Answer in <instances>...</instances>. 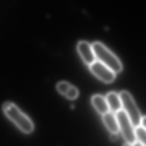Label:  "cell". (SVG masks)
Instances as JSON below:
<instances>
[{"instance_id": "obj_1", "label": "cell", "mask_w": 146, "mask_h": 146, "mask_svg": "<svg viewBox=\"0 0 146 146\" xmlns=\"http://www.w3.org/2000/svg\"><path fill=\"white\" fill-rule=\"evenodd\" d=\"M3 110L7 117L22 131L28 133L33 131L34 127L31 120L15 104L6 102L3 105Z\"/></svg>"}, {"instance_id": "obj_2", "label": "cell", "mask_w": 146, "mask_h": 146, "mask_svg": "<svg viewBox=\"0 0 146 146\" xmlns=\"http://www.w3.org/2000/svg\"><path fill=\"white\" fill-rule=\"evenodd\" d=\"M96 59L110 68L115 73L120 72L123 66L119 58L102 43L96 42L92 44Z\"/></svg>"}, {"instance_id": "obj_3", "label": "cell", "mask_w": 146, "mask_h": 146, "mask_svg": "<svg viewBox=\"0 0 146 146\" xmlns=\"http://www.w3.org/2000/svg\"><path fill=\"white\" fill-rule=\"evenodd\" d=\"M119 96L121 101L122 108L131 121L134 127L140 125L141 115L132 95L127 91H122Z\"/></svg>"}, {"instance_id": "obj_4", "label": "cell", "mask_w": 146, "mask_h": 146, "mask_svg": "<svg viewBox=\"0 0 146 146\" xmlns=\"http://www.w3.org/2000/svg\"><path fill=\"white\" fill-rule=\"evenodd\" d=\"M119 130L126 143L133 144L136 141L134 126L123 110H120L116 113Z\"/></svg>"}, {"instance_id": "obj_5", "label": "cell", "mask_w": 146, "mask_h": 146, "mask_svg": "<svg viewBox=\"0 0 146 146\" xmlns=\"http://www.w3.org/2000/svg\"><path fill=\"white\" fill-rule=\"evenodd\" d=\"M90 69L93 74L104 83H111L115 79V72L98 60L90 65Z\"/></svg>"}, {"instance_id": "obj_6", "label": "cell", "mask_w": 146, "mask_h": 146, "mask_svg": "<svg viewBox=\"0 0 146 146\" xmlns=\"http://www.w3.org/2000/svg\"><path fill=\"white\" fill-rule=\"evenodd\" d=\"M77 50L83 62L87 65H91L96 60L92 46L86 41H80L77 44Z\"/></svg>"}, {"instance_id": "obj_7", "label": "cell", "mask_w": 146, "mask_h": 146, "mask_svg": "<svg viewBox=\"0 0 146 146\" xmlns=\"http://www.w3.org/2000/svg\"><path fill=\"white\" fill-rule=\"evenodd\" d=\"M56 89L60 94L69 99H75L79 95L78 90L75 86L67 82L62 81L58 83Z\"/></svg>"}, {"instance_id": "obj_8", "label": "cell", "mask_w": 146, "mask_h": 146, "mask_svg": "<svg viewBox=\"0 0 146 146\" xmlns=\"http://www.w3.org/2000/svg\"><path fill=\"white\" fill-rule=\"evenodd\" d=\"M102 115L103 121L108 130L111 133H117L119 131V127L116 115L112 112L109 111Z\"/></svg>"}, {"instance_id": "obj_9", "label": "cell", "mask_w": 146, "mask_h": 146, "mask_svg": "<svg viewBox=\"0 0 146 146\" xmlns=\"http://www.w3.org/2000/svg\"><path fill=\"white\" fill-rule=\"evenodd\" d=\"M109 109L112 112H117L122 108L121 101L119 96V94L115 92H108L105 97Z\"/></svg>"}, {"instance_id": "obj_10", "label": "cell", "mask_w": 146, "mask_h": 146, "mask_svg": "<svg viewBox=\"0 0 146 146\" xmlns=\"http://www.w3.org/2000/svg\"><path fill=\"white\" fill-rule=\"evenodd\" d=\"M91 103L96 111L100 114L103 115L110 110L105 97L101 95L96 94L92 96Z\"/></svg>"}, {"instance_id": "obj_11", "label": "cell", "mask_w": 146, "mask_h": 146, "mask_svg": "<svg viewBox=\"0 0 146 146\" xmlns=\"http://www.w3.org/2000/svg\"><path fill=\"white\" fill-rule=\"evenodd\" d=\"M136 138L144 146H146V129L141 125H139L135 129Z\"/></svg>"}, {"instance_id": "obj_12", "label": "cell", "mask_w": 146, "mask_h": 146, "mask_svg": "<svg viewBox=\"0 0 146 146\" xmlns=\"http://www.w3.org/2000/svg\"><path fill=\"white\" fill-rule=\"evenodd\" d=\"M140 125H141V126L143 127L146 129V116H144L141 117Z\"/></svg>"}, {"instance_id": "obj_13", "label": "cell", "mask_w": 146, "mask_h": 146, "mask_svg": "<svg viewBox=\"0 0 146 146\" xmlns=\"http://www.w3.org/2000/svg\"><path fill=\"white\" fill-rule=\"evenodd\" d=\"M110 139L112 141H115V140H116L117 139V137H118V136L117 135V133H111L110 136Z\"/></svg>"}, {"instance_id": "obj_14", "label": "cell", "mask_w": 146, "mask_h": 146, "mask_svg": "<svg viewBox=\"0 0 146 146\" xmlns=\"http://www.w3.org/2000/svg\"><path fill=\"white\" fill-rule=\"evenodd\" d=\"M132 146H144L143 144H141L139 141H136L133 144Z\"/></svg>"}, {"instance_id": "obj_15", "label": "cell", "mask_w": 146, "mask_h": 146, "mask_svg": "<svg viewBox=\"0 0 146 146\" xmlns=\"http://www.w3.org/2000/svg\"><path fill=\"white\" fill-rule=\"evenodd\" d=\"M123 146H132V144H128V143H125L124 144H123Z\"/></svg>"}]
</instances>
